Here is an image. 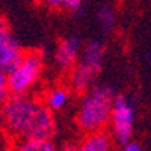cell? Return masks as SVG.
<instances>
[{
  "instance_id": "cell-1",
  "label": "cell",
  "mask_w": 151,
  "mask_h": 151,
  "mask_svg": "<svg viewBox=\"0 0 151 151\" xmlns=\"http://www.w3.org/2000/svg\"><path fill=\"white\" fill-rule=\"evenodd\" d=\"M0 125L15 141L53 139L56 133L55 112L30 94H11L0 104Z\"/></svg>"
},
{
  "instance_id": "cell-2",
  "label": "cell",
  "mask_w": 151,
  "mask_h": 151,
  "mask_svg": "<svg viewBox=\"0 0 151 151\" xmlns=\"http://www.w3.org/2000/svg\"><path fill=\"white\" fill-rule=\"evenodd\" d=\"M116 92L110 85H94L80 94L76 110V125L82 133L106 130Z\"/></svg>"
},
{
  "instance_id": "cell-3",
  "label": "cell",
  "mask_w": 151,
  "mask_h": 151,
  "mask_svg": "<svg viewBox=\"0 0 151 151\" xmlns=\"http://www.w3.org/2000/svg\"><path fill=\"white\" fill-rule=\"evenodd\" d=\"M106 56V45L100 40H89L82 45L76 65L68 71V86L76 94H82L95 85L100 77Z\"/></svg>"
},
{
  "instance_id": "cell-4",
  "label": "cell",
  "mask_w": 151,
  "mask_h": 151,
  "mask_svg": "<svg viewBox=\"0 0 151 151\" xmlns=\"http://www.w3.org/2000/svg\"><path fill=\"white\" fill-rule=\"evenodd\" d=\"M45 67L44 55L40 50H24L18 64L8 73L11 94H30L40 83Z\"/></svg>"
},
{
  "instance_id": "cell-5",
  "label": "cell",
  "mask_w": 151,
  "mask_h": 151,
  "mask_svg": "<svg viewBox=\"0 0 151 151\" xmlns=\"http://www.w3.org/2000/svg\"><path fill=\"white\" fill-rule=\"evenodd\" d=\"M136 125V107L133 101L124 94H116L113 98L109 127L112 136L119 145L133 139Z\"/></svg>"
},
{
  "instance_id": "cell-6",
  "label": "cell",
  "mask_w": 151,
  "mask_h": 151,
  "mask_svg": "<svg viewBox=\"0 0 151 151\" xmlns=\"http://www.w3.org/2000/svg\"><path fill=\"white\" fill-rule=\"evenodd\" d=\"M82 40L77 35H68L60 38L56 48H55V64L60 71L68 73L76 62L79 60L82 52Z\"/></svg>"
},
{
  "instance_id": "cell-7",
  "label": "cell",
  "mask_w": 151,
  "mask_h": 151,
  "mask_svg": "<svg viewBox=\"0 0 151 151\" xmlns=\"http://www.w3.org/2000/svg\"><path fill=\"white\" fill-rule=\"evenodd\" d=\"M24 53V48L20 41L12 35V32L0 42V68L5 73H9L14 68Z\"/></svg>"
},
{
  "instance_id": "cell-8",
  "label": "cell",
  "mask_w": 151,
  "mask_h": 151,
  "mask_svg": "<svg viewBox=\"0 0 151 151\" xmlns=\"http://www.w3.org/2000/svg\"><path fill=\"white\" fill-rule=\"evenodd\" d=\"M71 97H73V91L70 89V86L59 83L48 88L41 97V100L52 112H59V110H64L70 104Z\"/></svg>"
},
{
  "instance_id": "cell-9",
  "label": "cell",
  "mask_w": 151,
  "mask_h": 151,
  "mask_svg": "<svg viewBox=\"0 0 151 151\" xmlns=\"http://www.w3.org/2000/svg\"><path fill=\"white\" fill-rule=\"evenodd\" d=\"M113 141L106 130L86 133L77 144V151H112Z\"/></svg>"
},
{
  "instance_id": "cell-10",
  "label": "cell",
  "mask_w": 151,
  "mask_h": 151,
  "mask_svg": "<svg viewBox=\"0 0 151 151\" xmlns=\"http://www.w3.org/2000/svg\"><path fill=\"white\" fill-rule=\"evenodd\" d=\"M9 151H58L52 139H23L17 141Z\"/></svg>"
},
{
  "instance_id": "cell-11",
  "label": "cell",
  "mask_w": 151,
  "mask_h": 151,
  "mask_svg": "<svg viewBox=\"0 0 151 151\" xmlns=\"http://www.w3.org/2000/svg\"><path fill=\"white\" fill-rule=\"evenodd\" d=\"M85 2L88 0H44L45 6L50 11L60 14H79Z\"/></svg>"
},
{
  "instance_id": "cell-12",
  "label": "cell",
  "mask_w": 151,
  "mask_h": 151,
  "mask_svg": "<svg viewBox=\"0 0 151 151\" xmlns=\"http://www.w3.org/2000/svg\"><path fill=\"white\" fill-rule=\"evenodd\" d=\"M97 23L104 35H109L116 26V14L115 9L109 5H104L97 12Z\"/></svg>"
},
{
  "instance_id": "cell-13",
  "label": "cell",
  "mask_w": 151,
  "mask_h": 151,
  "mask_svg": "<svg viewBox=\"0 0 151 151\" xmlns=\"http://www.w3.org/2000/svg\"><path fill=\"white\" fill-rule=\"evenodd\" d=\"M11 95L9 91V85H8V73H5L0 68V104Z\"/></svg>"
},
{
  "instance_id": "cell-14",
  "label": "cell",
  "mask_w": 151,
  "mask_h": 151,
  "mask_svg": "<svg viewBox=\"0 0 151 151\" xmlns=\"http://www.w3.org/2000/svg\"><path fill=\"white\" fill-rule=\"evenodd\" d=\"M122 151H144V148H142V145L139 142L130 139L125 144H122Z\"/></svg>"
},
{
  "instance_id": "cell-15",
  "label": "cell",
  "mask_w": 151,
  "mask_h": 151,
  "mask_svg": "<svg viewBox=\"0 0 151 151\" xmlns=\"http://www.w3.org/2000/svg\"><path fill=\"white\" fill-rule=\"evenodd\" d=\"M9 33H11V27H9L8 21L3 17H0V42H2Z\"/></svg>"
},
{
  "instance_id": "cell-16",
  "label": "cell",
  "mask_w": 151,
  "mask_h": 151,
  "mask_svg": "<svg viewBox=\"0 0 151 151\" xmlns=\"http://www.w3.org/2000/svg\"><path fill=\"white\" fill-rule=\"evenodd\" d=\"M58 151H77V144H74V142H64L58 148Z\"/></svg>"
},
{
  "instance_id": "cell-17",
  "label": "cell",
  "mask_w": 151,
  "mask_h": 151,
  "mask_svg": "<svg viewBox=\"0 0 151 151\" xmlns=\"http://www.w3.org/2000/svg\"><path fill=\"white\" fill-rule=\"evenodd\" d=\"M0 151H6V150H5V147H3V144H2V142H0Z\"/></svg>"
}]
</instances>
